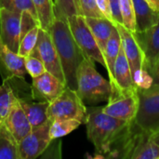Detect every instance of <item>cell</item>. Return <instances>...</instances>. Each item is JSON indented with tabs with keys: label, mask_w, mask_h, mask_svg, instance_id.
Segmentation results:
<instances>
[{
	"label": "cell",
	"mask_w": 159,
	"mask_h": 159,
	"mask_svg": "<svg viewBox=\"0 0 159 159\" xmlns=\"http://www.w3.org/2000/svg\"><path fill=\"white\" fill-rule=\"evenodd\" d=\"M131 121L115 118L102 112V107L88 110L85 123L87 136L101 157H108L114 144L124 135Z\"/></svg>",
	"instance_id": "obj_1"
},
{
	"label": "cell",
	"mask_w": 159,
	"mask_h": 159,
	"mask_svg": "<svg viewBox=\"0 0 159 159\" xmlns=\"http://www.w3.org/2000/svg\"><path fill=\"white\" fill-rule=\"evenodd\" d=\"M49 33L62 67L66 87L76 90V74L85 54L75 42L66 19L56 17Z\"/></svg>",
	"instance_id": "obj_2"
},
{
	"label": "cell",
	"mask_w": 159,
	"mask_h": 159,
	"mask_svg": "<svg viewBox=\"0 0 159 159\" xmlns=\"http://www.w3.org/2000/svg\"><path fill=\"white\" fill-rule=\"evenodd\" d=\"M76 91L84 102L88 104H99L108 102L112 86L110 80H106L96 69L94 61L85 58L77 69Z\"/></svg>",
	"instance_id": "obj_3"
},
{
	"label": "cell",
	"mask_w": 159,
	"mask_h": 159,
	"mask_svg": "<svg viewBox=\"0 0 159 159\" xmlns=\"http://www.w3.org/2000/svg\"><path fill=\"white\" fill-rule=\"evenodd\" d=\"M116 26L120 34L122 48L130 66L135 84L140 89L149 88L151 86V78L147 73L144 55L135 33L127 29L122 24L116 23Z\"/></svg>",
	"instance_id": "obj_4"
},
{
	"label": "cell",
	"mask_w": 159,
	"mask_h": 159,
	"mask_svg": "<svg viewBox=\"0 0 159 159\" xmlns=\"http://www.w3.org/2000/svg\"><path fill=\"white\" fill-rule=\"evenodd\" d=\"M88 109L77 91L68 87L54 101L49 102L48 117L51 122L58 119H76L85 123Z\"/></svg>",
	"instance_id": "obj_5"
},
{
	"label": "cell",
	"mask_w": 159,
	"mask_h": 159,
	"mask_svg": "<svg viewBox=\"0 0 159 159\" xmlns=\"http://www.w3.org/2000/svg\"><path fill=\"white\" fill-rule=\"evenodd\" d=\"M139 104V89L122 91L112 88L107 104L102 106V112L115 118L130 122L136 118Z\"/></svg>",
	"instance_id": "obj_6"
},
{
	"label": "cell",
	"mask_w": 159,
	"mask_h": 159,
	"mask_svg": "<svg viewBox=\"0 0 159 159\" xmlns=\"http://www.w3.org/2000/svg\"><path fill=\"white\" fill-rule=\"evenodd\" d=\"M140 104L136 125L144 131L154 133L159 129V87L139 88Z\"/></svg>",
	"instance_id": "obj_7"
},
{
	"label": "cell",
	"mask_w": 159,
	"mask_h": 159,
	"mask_svg": "<svg viewBox=\"0 0 159 159\" xmlns=\"http://www.w3.org/2000/svg\"><path fill=\"white\" fill-rule=\"evenodd\" d=\"M72 34L85 56L106 66L102 51L101 50L91 30L89 29L83 15H74L67 19Z\"/></svg>",
	"instance_id": "obj_8"
},
{
	"label": "cell",
	"mask_w": 159,
	"mask_h": 159,
	"mask_svg": "<svg viewBox=\"0 0 159 159\" xmlns=\"http://www.w3.org/2000/svg\"><path fill=\"white\" fill-rule=\"evenodd\" d=\"M51 121L38 126L31 130L21 141L18 143L19 159H35L42 156L50 143L52 142L49 135Z\"/></svg>",
	"instance_id": "obj_9"
},
{
	"label": "cell",
	"mask_w": 159,
	"mask_h": 159,
	"mask_svg": "<svg viewBox=\"0 0 159 159\" xmlns=\"http://www.w3.org/2000/svg\"><path fill=\"white\" fill-rule=\"evenodd\" d=\"M32 53L41 59L48 72L51 73L65 83L61 61L49 31L40 28L37 42Z\"/></svg>",
	"instance_id": "obj_10"
},
{
	"label": "cell",
	"mask_w": 159,
	"mask_h": 159,
	"mask_svg": "<svg viewBox=\"0 0 159 159\" xmlns=\"http://www.w3.org/2000/svg\"><path fill=\"white\" fill-rule=\"evenodd\" d=\"M65 88L66 84L63 81L46 71L42 75L33 78L30 88L31 97L33 100L51 102L62 93Z\"/></svg>",
	"instance_id": "obj_11"
},
{
	"label": "cell",
	"mask_w": 159,
	"mask_h": 159,
	"mask_svg": "<svg viewBox=\"0 0 159 159\" xmlns=\"http://www.w3.org/2000/svg\"><path fill=\"white\" fill-rule=\"evenodd\" d=\"M21 34V13L0 8V39L18 53Z\"/></svg>",
	"instance_id": "obj_12"
},
{
	"label": "cell",
	"mask_w": 159,
	"mask_h": 159,
	"mask_svg": "<svg viewBox=\"0 0 159 159\" xmlns=\"http://www.w3.org/2000/svg\"><path fill=\"white\" fill-rule=\"evenodd\" d=\"M25 58L11 50L0 39V74L3 79H24Z\"/></svg>",
	"instance_id": "obj_13"
},
{
	"label": "cell",
	"mask_w": 159,
	"mask_h": 159,
	"mask_svg": "<svg viewBox=\"0 0 159 159\" xmlns=\"http://www.w3.org/2000/svg\"><path fill=\"white\" fill-rule=\"evenodd\" d=\"M135 34L143 49L148 73L159 61V20L155 25Z\"/></svg>",
	"instance_id": "obj_14"
},
{
	"label": "cell",
	"mask_w": 159,
	"mask_h": 159,
	"mask_svg": "<svg viewBox=\"0 0 159 159\" xmlns=\"http://www.w3.org/2000/svg\"><path fill=\"white\" fill-rule=\"evenodd\" d=\"M4 123L18 143L33 129L18 98L13 103Z\"/></svg>",
	"instance_id": "obj_15"
},
{
	"label": "cell",
	"mask_w": 159,
	"mask_h": 159,
	"mask_svg": "<svg viewBox=\"0 0 159 159\" xmlns=\"http://www.w3.org/2000/svg\"><path fill=\"white\" fill-rule=\"evenodd\" d=\"M111 86L113 89H117L122 91L139 89L133 80L131 69L122 46L115 64L114 80L111 82Z\"/></svg>",
	"instance_id": "obj_16"
},
{
	"label": "cell",
	"mask_w": 159,
	"mask_h": 159,
	"mask_svg": "<svg viewBox=\"0 0 159 159\" xmlns=\"http://www.w3.org/2000/svg\"><path fill=\"white\" fill-rule=\"evenodd\" d=\"M19 102L33 129L41 126L48 121V109L49 102L46 101L33 102L18 97Z\"/></svg>",
	"instance_id": "obj_17"
},
{
	"label": "cell",
	"mask_w": 159,
	"mask_h": 159,
	"mask_svg": "<svg viewBox=\"0 0 159 159\" xmlns=\"http://www.w3.org/2000/svg\"><path fill=\"white\" fill-rule=\"evenodd\" d=\"M136 20V33H142L155 25L159 20V11L154 9L146 0H132Z\"/></svg>",
	"instance_id": "obj_18"
},
{
	"label": "cell",
	"mask_w": 159,
	"mask_h": 159,
	"mask_svg": "<svg viewBox=\"0 0 159 159\" xmlns=\"http://www.w3.org/2000/svg\"><path fill=\"white\" fill-rule=\"evenodd\" d=\"M85 19L101 50L103 53L106 44L116 27V24L105 18L85 17Z\"/></svg>",
	"instance_id": "obj_19"
},
{
	"label": "cell",
	"mask_w": 159,
	"mask_h": 159,
	"mask_svg": "<svg viewBox=\"0 0 159 159\" xmlns=\"http://www.w3.org/2000/svg\"><path fill=\"white\" fill-rule=\"evenodd\" d=\"M121 46H122V43H121L120 34L116 26L106 44V47L103 52L105 64H106L105 69L107 70L110 83L113 82L114 80V68H115V64H116L117 56L119 54Z\"/></svg>",
	"instance_id": "obj_20"
},
{
	"label": "cell",
	"mask_w": 159,
	"mask_h": 159,
	"mask_svg": "<svg viewBox=\"0 0 159 159\" xmlns=\"http://www.w3.org/2000/svg\"><path fill=\"white\" fill-rule=\"evenodd\" d=\"M40 28L49 31L55 18L54 0H32Z\"/></svg>",
	"instance_id": "obj_21"
},
{
	"label": "cell",
	"mask_w": 159,
	"mask_h": 159,
	"mask_svg": "<svg viewBox=\"0 0 159 159\" xmlns=\"http://www.w3.org/2000/svg\"><path fill=\"white\" fill-rule=\"evenodd\" d=\"M0 159H19L18 142L5 123L0 126Z\"/></svg>",
	"instance_id": "obj_22"
},
{
	"label": "cell",
	"mask_w": 159,
	"mask_h": 159,
	"mask_svg": "<svg viewBox=\"0 0 159 159\" xmlns=\"http://www.w3.org/2000/svg\"><path fill=\"white\" fill-rule=\"evenodd\" d=\"M17 98L9 80L3 79V84L0 86V126L5 122Z\"/></svg>",
	"instance_id": "obj_23"
},
{
	"label": "cell",
	"mask_w": 159,
	"mask_h": 159,
	"mask_svg": "<svg viewBox=\"0 0 159 159\" xmlns=\"http://www.w3.org/2000/svg\"><path fill=\"white\" fill-rule=\"evenodd\" d=\"M82 123L76 119H58L51 122L49 135L52 141L64 137L75 130Z\"/></svg>",
	"instance_id": "obj_24"
},
{
	"label": "cell",
	"mask_w": 159,
	"mask_h": 159,
	"mask_svg": "<svg viewBox=\"0 0 159 159\" xmlns=\"http://www.w3.org/2000/svg\"><path fill=\"white\" fill-rule=\"evenodd\" d=\"M131 159H159V145L153 139L152 134L137 146Z\"/></svg>",
	"instance_id": "obj_25"
},
{
	"label": "cell",
	"mask_w": 159,
	"mask_h": 159,
	"mask_svg": "<svg viewBox=\"0 0 159 159\" xmlns=\"http://www.w3.org/2000/svg\"><path fill=\"white\" fill-rule=\"evenodd\" d=\"M54 2L55 15L58 18L67 20L71 16L81 14L78 0H55Z\"/></svg>",
	"instance_id": "obj_26"
},
{
	"label": "cell",
	"mask_w": 159,
	"mask_h": 159,
	"mask_svg": "<svg viewBox=\"0 0 159 159\" xmlns=\"http://www.w3.org/2000/svg\"><path fill=\"white\" fill-rule=\"evenodd\" d=\"M39 30H40V26L37 25L34 27L33 29H31L30 31H28L22 36L20 42V46H19V50H18L19 55L25 58L32 53L37 42Z\"/></svg>",
	"instance_id": "obj_27"
},
{
	"label": "cell",
	"mask_w": 159,
	"mask_h": 159,
	"mask_svg": "<svg viewBox=\"0 0 159 159\" xmlns=\"http://www.w3.org/2000/svg\"><path fill=\"white\" fill-rule=\"evenodd\" d=\"M120 4L122 14V25H124L127 29L136 34V20L132 0H120Z\"/></svg>",
	"instance_id": "obj_28"
},
{
	"label": "cell",
	"mask_w": 159,
	"mask_h": 159,
	"mask_svg": "<svg viewBox=\"0 0 159 159\" xmlns=\"http://www.w3.org/2000/svg\"><path fill=\"white\" fill-rule=\"evenodd\" d=\"M0 8H6L11 11L20 13L22 11H29L33 16L37 19L36 12L32 0H0Z\"/></svg>",
	"instance_id": "obj_29"
},
{
	"label": "cell",
	"mask_w": 159,
	"mask_h": 159,
	"mask_svg": "<svg viewBox=\"0 0 159 159\" xmlns=\"http://www.w3.org/2000/svg\"><path fill=\"white\" fill-rule=\"evenodd\" d=\"M24 62H25L26 72L32 78H34V77L42 75L44 72L47 71L43 61L35 54L31 53L29 56L25 57Z\"/></svg>",
	"instance_id": "obj_30"
},
{
	"label": "cell",
	"mask_w": 159,
	"mask_h": 159,
	"mask_svg": "<svg viewBox=\"0 0 159 159\" xmlns=\"http://www.w3.org/2000/svg\"><path fill=\"white\" fill-rule=\"evenodd\" d=\"M81 14L84 17H97L104 18L99 10L96 0H78Z\"/></svg>",
	"instance_id": "obj_31"
},
{
	"label": "cell",
	"mask_w": 159,
	"mask_h": 159,
	"mask_svg": "<svg viewBox=\"0 0 159 159\" xmlns=\"http://www.w3.org/2000/svg\"><path fill=\"white\" fill-rule=\"evenodd\" d=\"M113 20L116 23L122 24V14H121V4L120 0H109Z\"/></svg>",
	"instance_id": "obj_32"
},
{
	"label": "cell",
	"mask_w": 159,
	"mask_h": 159,
	"mask_svg": "<svg viewBox=\"0 0 159 159\" xmlns=\"http://www.w3.org/2000/svg\"><path fill=\"white\" fill-rule=\"evenodd\" d=\"M96 4H97V7H98L99 10L102 14V16L105 19L109 20L110 21H112L113 23H115V21L113 20V17H112V12H111L109 0H96Z\"/></svg>",
	"instance_id": "obj_33"
},
{
	"label": "cell",
	"mask_w": 159,
	"mask_h": 159,
	"mask_svg": "<svg viewBox=\"0 0 159 159\" xmlns=\"http://www.w3.org/2000/svg\"><path fill=\"white\" fill-rule=\"evenodd\" d=\"M148 75L151 78L150 87H159V61L148 71Z\"/></svg>",
	"instance_id": "obj_34"
},
{
	"label": "cell",
	"mask_w": 159,
	"mask_h": 159,
	"mask_svg": "<svg viewBox=\"0 0 159 159\" xmlns=\"http://www.w3.org/2000/svg\"><path fill=\"white\" fill-rule=\"evenodd\" d=\"M149 5L154 8L156 9L157 11H159V0H146Z\"/></svg>",
	"instance_id": "obj_35"
},
{
	"label": "cell",
	"mask_w": 159,
	"mask_h": 159,
	"mask_svg": "<svg viewBox=\"0 0 159 159\" xmlns=\"http://www.w3.org/2000/svg\"><path fill=\"white\" fill-rule=\"evenodd\" d=\"M152 137L156 141V143L159 145V129L157 130V131H155L154 133H152Z\"/></svg>",
	"instance_id": "obj_36"
},
{
	"label": "cell",
	"mask_w": 159,
	"mask_h": 159,
	"mask_svg": "<svg viewBox=\"0 0 159 159\" xmlns=\"http://www.w3.org/2000/svg\"><path fill=\"white\" fill-rule=\"evenodd\" d=\"M54 1H55V0H54ZM54 3H55V2H54Z\"/></svg>",
	"instance_id": "obj_37"
}]
</instances>
